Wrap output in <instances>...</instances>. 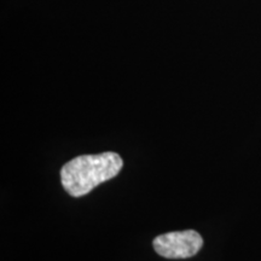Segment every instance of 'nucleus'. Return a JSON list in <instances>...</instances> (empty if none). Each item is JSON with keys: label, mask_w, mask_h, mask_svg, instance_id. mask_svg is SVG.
Listing matches in <instances>:
<instances>
[{"label": "nucleus", "mask_w": 261, "mask_h": 261, "mask_svg": "<svg viewBox=\"0 0 261 261\" xmlns=\"http://www.w3.org/2000/svg\"><path fill=\"white\" fill-rule=\"evenodd\" d=\"M122 166L121 156L112 151L77 156L62 167L61 182L70 196L81 197L102 182L116 177Z\"/></svg>", "instance_id": "f257e3e1"}, {"label": "nucleus", "mask_w": 261, "mask_h": 261, "mask_svg": "<svg viewBox=\"0 0 261 261\" xmlns=\"http://www.w3.org/2000/svg\"><path fill=\"white\" fill-rule=\"evenodd\" d=\"M152 246L155 252L166 259H188L200 252L203 238L195 230L175 231L154 238Z\"/></svg>", "instance_id": "f03ea898"}]
</instances>
